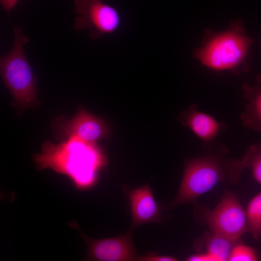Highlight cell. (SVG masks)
Masks as SVG:
<instances>
[{
	"label": "cell",
	"mask_w": 261,
	"mask_h": 261,
	"mask_svg": "<svg viewBox=\"0 0 261 261\" xmlns=\"http://www.w3.org/2000/svg\"><path fill=\"white\" fill-rule=\"evenodd\" d=\"M178 260L173 257L158 255L153 252L142 256H138L137 261H176Z\"/></svg>",
	"instance_id": "obj_16"
},
{
	"label": "cell",
	"mask_w": 261,
	"mask_h": 261,
	"mask_svg": "<svg viewBox=\"0 0 261 261\" xmlns=\"http://www.w3.org/2000/svg\"><path fill=\"white\" fill-rule=\"evenodd\" d=\"M214 144L207 145V153L186 161L179 188L168 208L194 202L219 182L238 181L245 169L241 160L228 157L226 146L220 145L216 149Z\"/></svg>",
	"instance_id": "obj_2"
},
{
	"label": "cell",
	"mask_w": 261,
	"mask_h": 261,
	"mask_svg": "<svg viewBox=\"0 0 261 261\" xmlns=\"http://www.w3.org/2000/svg\"><path fill=\"white\" fill-rule=\"evenodd\" d=\"M133 230L131 228L125 234L102 239H90L80 232L87 245L85 259L98 261H137L138 256L132 239Z\"/></svg>",
	"instance_id": "obj_8"
},
{
	"label": "cell",
	"mask_w": 261,
	"mask_h": 261,
	"mask_svg": "<svg viewBox=\"0 0 261 261\" xmlns=\"http://www.w3.org/2000/svg\"><path fill=\"white\" fill-rule=\"evenodd\" d=\"M243 97L246 101L244 111L240 116L243 126L257 131H261V73L256 77L252 85L242 86Z\"/></svg>",
	"instance_id": "obj_11"
},
{
	"label": "cell",
	"mask_w": 261,
	"mask_h": 261,
	"mask_svg": "<svg viewBox=\"0 0 261 261\" xmlns=\"http://www.w3.org/2000/svg\"><path fill=\"white\" fill-rule=\"evenodd\" d=\"M42 151L33 155L39 170L50 168L66 176L78 190H86L97 183L100 172L106 166L107 157L97 143L69 137L55 145L44 143Z\"/></svg>",
	"instance_id": "obj_1"
},
{
	"label": "cell",
	"mask_w": 261,
	"mask_h": 261,
	"mask_svg": "<svg viewBox=\"0 0 261 261\" xmlns=\"http://www.w3.org/2000/svg\"><path fill=\"white\" fill-rule=\"evenodd\" d=\"M128 195L132 219L131 228L134 229L145 223L161 222L160 209L148 184L130 190Z\"/></svg>",
	"instance_id": "obj_10"
},
{
	"label": "cell",
	"mask_w": 261,
	"mask_h": 261,
	"mask_svg": "<svg viewBox=\"0 0 261 261\" xmlns=\"http://www.w3.org/2000/svg\"><path fill=\"white\" fill-rule=\"evenodd\" d=\"M204 218L211 232L233 241H238L247 232L246 212L235 195L229 191Z\"/></svg>",
	"instance_id": "obj_6"
},
{
	"label": "cell",
	"mask_w": 261,
	"mask_h": 261,
	"mask_svg": "<svg viewBox=\"0 0 261 261\" xmlns=\"http://www.w3.org/2000/svg\"><path fill=\"white\" fill-rule=\"evenodd\" d=\"M203 240L205 252L213 257L215 261H228L232 249L237 243L212 232L207 235Z\"/></svg>",
	"instance_id": "obj_12"
},
{
	"label": "cell",
	"mask_w": 261,
	"mask_h": 261,
	"mask_svg": "<svg viewBox=\"0 0 261 261\" xmlns=\"http://www.w3.org/2000/svg\"><path fill=\"white\" fill-rule=\"evenodd\" d=\"M177 120L183 126L189 129L204 146L215 143L217 136L226 127L223 122L199 111L194 104L182 111Z\"/></svg>",
	"instance_id": "obj_9"
},
{
	"label": "cell",
	"mask_w": 261,
	"mask_h": 261,
	"mask_svg": "<svg viewBox=\"0 0 261 261\" xmlns=\"http://www.w3.org/2000/svg\"><path fill=\"white\" fill-rule=\"evenodd\" d=\"M186 260L188 261H215L214 258L206 252L191 255Z\"/></svg>",
	"instance_id": "obj_17"
},
{
	"label": "cell",
	"mask_w": 261,
	"mask_h": 261,
	"mask_svg": "<svg viewBox=\"0 0 261 261\" xmlns=\"http://www.w3.org/2000/svg\"><path fill=\"white\" fill-rule=\"evenodd\" d=\"M14 41L11 51L0 57L2 80L19 107L33 106L37 101L36 77L26 57L24 47L29 41L18 26L13 27Z\"/></svg>",
	"instance_id": "obj_4"
},
{
	"label": "cell",
	"mask_w": 261,
	"mask_h": 261,
	"mask_svg": "<svg viewBox=\"0 0 261 261\" xmlns=\"http://www.w3.org/2000/svg\"><path fill=\"white\" fill-rule=\"evenodd\" d=\"M259 260L256 250L242 244H236L230 253V261H256Z\"/></svg>",
	"instance_id": "obj_15"
},
{
	"label": "cell",
	"mask_w": 261,
	"mask_h": 261,
	"mask_svg": "<svg viewBox=\"0 0 261 261\" xmlns=\"http://www.w3.org/2000/svg\"><path fill=\"white\" fill-rule=\"evenodd\" d=\"M105 0H74V29L87 30L91 40L117 31L122 23L121 15L115 7Z\"/></svg>",
	"instance_id": "obj_5"
},
{
	"label": "cell",
	"mask_w": 261,
	"mask_h": 261,
	"mask_svg": "<svg viewBox=\"0 0 261 261\" xmlns=\"http://www.w3.org/2000/svg\"><path fill=\"white\" fill-rule=\"evenodd\" d=\"M253 42L246 34L243 22L237 20L221 32L206 29L203 43L194 51V57L213 71H228L239 75L241 71L249 70L246 60Z\"/></svg>",
	"instance_id": "obj_3"
},
{
	"label": "cell",
	"mask_w": 261,
	"mask_h": 261,
	"mask_svg": "<svg viewBox=\"0 0 261 261\" xmlns=\"http://www.w3.org/2000/svg\"><path fill=\"white\" fill-rule=\"evenodd\" d=\"M18 1V0H0V3L2 7L9 14Z\"/></svg>",
	"instance_id": "obj_18"
},
{
	"label": "cell",
	"mask_w": 261,
	"mask_h": 261,
	"mask_svg": "<svg viewBox=\"0 0 261 261\" xmlns=\"http://www.w3.org/2000/svg\"><path fill=\"white\" fill-rule=\"evenodd\" d=\"M53 130L57 137L61 140L76 137L90 143H96L107 136L109 128L102 119L79 108L70 119L58 117L54 121Z\"/></svg>",
	"instance_id": "obj_7"
},
{
	"label": "cell",
	"mask_w": 261,
	"mask_h": 261,
	"mask_svg": "<svg viewBox=\"0 0 261 261\" xmlns=\"http://www.w3.org/2000/svg\"><path fill=\"white\" fill-rule=\"evenodd\" d=\"M247 232L256 240L261 239V192L248 204L246 211Z\"/></svg>",
	"instance_id": "obj_13"
},
{
	"label": "cell",
	"mask_w": 261,
	"mask_h": 261,
	"mask_svg": "<svg viewBox=\"0 0 261 261\" xmlns=\"http://www.w3.org/2000/svg\"><path fill=\"white\" fill-rule=\"evenodd\" d=\"M241 160L245 169H251L254 179L261 185V143L248 146Z\"/></svg>",
	"instance_id": "obj_14"
}]
</instances>
